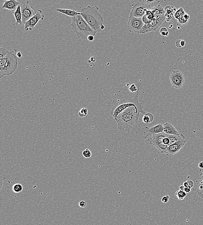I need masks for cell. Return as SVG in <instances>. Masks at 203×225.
<instances>
[{"label": "cell", "mask_w": 203, "mask_h": 225, "mask_svg": "<svg viewBox=\"0 0 203 225\" xmlns=\"http://www.w3.org/2000/svg\"><path fill=\"white\" fill-rule=\"evenodd\" d=\"M140 114L134 107L128 108L120 113L115 119L118 130L130 132L132 128L137 123Z\"/></svg>", "instance_id": "cell-1"}, {"label": "cell", "mask_w": 203, "mask_h": 225, "mask_svg": "<svg viewBox=\"0 0 203 225\" xmlns=\"http://www.w3.org/2000/svg\"><path fill=\"white\" fill-rule=\"evenodd\" d=\"M80 12L81 16L93 30L96 33L102 30L101 27L103 25L104 19L99 12L98 7L88 6L82 9Z\"/></svg>", "instance_id": "cell-2"}, {"label": "cell", "mask_w": 203, "mask_h": 225, "mask_svg": "<svg viewBox=\"0 0 203 225\" xmlns=\"http://www.w3.org/2000/svg\"><path fill=\"white\" fill-rule=\"evenodd\" d=\"M142 88V86L141 85L134 99H131L128 101L126 100H125L122 99L119 104L114 106L111 108L110 114L114 119H116L118 115L125 110L131 107H135L138 112L140 114L141 113L144 115L146 114L145 111H144V106L139 101V94Z\"/></svg>", "instance_id": "cell-3"}, {"label": "cell", "mask_w": 203, "mask_h": 225, "mask_svg": "<svg viewBox=\"0 0 203 225\" xmlns=\"http://www.w3.org/2000/svg\"><path fill=\"white\" fill-rule=\"evenodd\" d=\"M72 19V30L76 34L78 38L86 40L88 36L96 35L97 33L93 30L81 15L73 17Z\"/></svg>", "instance_id": "cell-4"}, {"label": "cell", "mask_w": 203, "mask_h": 225, "mask_svg": "<svg viewBox=\"0 0 203 225\" xmlns=\"http://www.w3.org/2000/svg\"><path fill=\"white\" fill-rule=\"evenodd\" d=\"M18 65L17 57L14 53L10 52L0 61V78L10 76L16 71Z\"/></svg>", "instance_id": "cell-5"}, {"label": "cell", "mask_w": 203, "mask_h": 225, "mask_svg": "<svg viewBox=\"0 0 203 225\" xmlns=\"http://www.w3.org/2000/svg\"><path fill=\"white\" fill-rule=\"evenodd\" d=\"M171 85L173 88L179 89L183 87L185 83V79L182 72L179 70L174 69L169 76Z\"/></svg>", "instance_id": "cell-6"}, {"label": "cell", "mask_w": 203, "mask_h": 225, "mask_svg": "<svg viewBox=\"0 0 203 225\" xmlns=\"http://www.w3.org/2000/svg\"><path fill=\"white\" fill-rule=\"evenodd\" d=\"M145 24L143 21L142 18H137L134 17H130L129 18L127 26L130 32L141 33V31Z\"/></svg>", "instance_id": "cell-7"}, {"label": "cell", "mask_w": 203, "mask_h": 225, "mask_svg": "<svg viewBox=\"0 0 203 225\" xmlns=\"http://www.w3.org/2000/svg\"><path fill=\"white\" fill-rule=\"evenodd\" d=\"M22 14V21L23 24L29 20L37 14L33 9L32 7L30 5L28 2L21 3L20 4Z\"/></svg>", "instance_id": "cell-8"}, {"label": "cell", "mask_w": 203, "mask_h": 225, "mask_svg": "<svg viewBox=\"0 0 203 225\" xmlns=\"http://www.w3.org/2000/svg\"><path fill=\"white\" fill-rule=\"evenodd\" d=\"M186 142L185 139H181L173 144L168 146L166 154L169 156H173L182 149Z\"/></svg>", "instance_id": "cell-9"}, {"label": "cell", "mask_w": 203, "mask_h": 225, "mask_svg": "<svg viewBox=\"0 0 203 225\" xmlns=\"http://www.w3.org/2000/svg\"><path fill=\"white\" fill-rule=\"evenodd\" d=\"M147 10L141 4V1H139L137 3L133 4L132 9L130 13V17L142 18L146 14Z\"/></svg>", "instance_id": "cell-10"}, {"label": "cell", "mask_w": 203, "mask_h": 225, "mask_svg": "<svg viewBox=\"0 0 203 225\" xmlns=\"http://www.w3.org/2000/svg\"><path fill=\"white\" fill-rule=\"evenodd\" d=\"M39 12H37L35 15L31 18L29 20L25 23V30H32L36 25L37 24L40 20H43L44 19V15L42 14V11L38 10Z\"/></svg>", "instance_id": "cell-11"}, {"label": "cell", "mask_w": 203, "mask_h": 225, "mask_svg": "<svg viewBox=\"0 0 203 225\" xmlns=\"http://www.w3.org/2000/svg\"><path fill=\"white\" fill-rule=\"evenodd\" d=\"M164 132L163 125L160 124L151 127H146L144 138L147 139L150 135Z\"/></svg>", "instance_id": "cell-12"}, {"label": "cell", "mask_w": 203, "mask_h": 225, "mask_svg": "<svg viewBox=\"0 0 203 225\" xmlns=\"http://www.w3.org/2000/svg\"><path fill=\"white\" fill-rule=\"evenodd\" d=\"M146 141L149 142L150 145L157 148L161 153H166L168 146L159 141L152 139L151 137L147 138Z\"/></svg>", "instance_id": "cell-13"}, {"label": "cell", "mask_w": 203, "mask_h": 225, "mask_svg": "<svg viewBox=\"0 0 203 225\" xmlns=\"http://www.w3.org/2000/svg\"><path fill=\"white\" fill-rule=\"evenodd\" d=\"M20 3L16 0H9L5 1L3 4L2 9H8L14 12L16 11L18 6L20 5Z\"/></svg>", "instance_id": "cell-14"}, {"label": "cell", "mask_w": 203, "mask_h": 225, "mask_svg": "<svg viewBox=\"0 0 203 225\" xmlns=\"http://www.w3.org/2000/svg\"><path fill=\"white\" fill-rule=\"evenodd\" d=\"M164 132L167 135H178L180 134L179 131L172 124L166 123L163 124Z\"/></svg>", "instance_id": "cell-15"}, {"label": "cell", "mask_w": 203, "mask_h": 225, "mask_svg": "<svg viewBox=\"0 0 203 225\" xmlns=\"http://www.w3.org/2000/svg\"><path fill=\"white\" fill-rule=\"evenodd\" d=\"M141 4L147 10H152L159 5V1H148V0H140Z\"/></svg>", "instance_id": "cell-16"}, {"label": "cell", "mask_w": 203, "mask_h": 225, "mask_svg": "<svg viewBox=\"0 0 203 225\" xmlns=\"http://www.w3.org/2000/svg\"><path fill=\"white\" fill-rule=\"evenodd\" d=\"M56 11L60 12L63 14H65L69 17H74L78 15H81V12H77L74 10H69V9H57Z\"/></svg>", "instance_id": "cell-17"}, {"label": "cell", "mask_w": 203, "mask_h": 225, "mask_svg": "<svg viewBox=\"0 0 203 225\" xmlns=\"http://www.w3.org/2000/svg\"><path fill=\"white\" fill-rule=\"evenodd\" d=\"M13 13L14 16H15V19L16 20V22L14 24L17 25V24H19L21 25V24H23L22 14H21V8H20V5L18 6L16 11L13 12Z\"/></svg>", "instance_id": "cell-18"}, {"label": "cell", "mask_w": 203, "mask_h": 225, "mask_svg": "<svg viewBox=\"0 0 203 225\" xmlns=\"http://www.w3.org/2000/svg\"><path fill=\"white\" fill-rule=\"evenodd\" d=\"M168 137L170 140V143L169 146L173 144L176 142L180 140L181 139H185V137L183 134H180L178 135H167Z\"/></svg>", "instance_id": "cell-19"}, {"label": "cell", "mask_w": 203, "mask_h": 225, "mask_svg": "<svg viewBox=\"0 0 203 225\" xmlns=\"http://www.w3.org/2000/svg\"><path fill=\"white\" fill-rule=\"evenodd\" d=\"M176 8H174L173 6H166L165 9L166 18H167V19H172L173 16H174L173 12L174 11H176Z\"/></svg>", "instance_id": "cell-20"}, {"label": "cell", "mask_w": 203, "mask_h": 225, "mask_svg": "<svg viewBox=\"0 0 203 225\" xmlns=\"http://www.w3.org/2000/svg\"><path fill=\"white\" fill-rule=\"evenodd\" d=\"M154 120V116L150 113H147L144 115L143 118V121L144 123L149 124L153 122Z\"/></svg>", "instance_id": "cell-21"}, {"label": "cell", "mask_w": 203, "mask_h": 225, "mask_svg": "<svg viewBox=\"0 0 203 225\" xmlns=\"http://www.w3.org/2000/svg\"><path fill=\"white\" fill-rule=\"evenodd\" d=\"M167 136V134H166L165 132H163L162 133H158V134H156L154 135H152V137H151V139H155L161 142H162L163 139Z\"/></svg>", "instance_id": "cell-22"}, {"label": "cell", "mask_w": 203, "mask_h": 225, "mask_svg": "<svg viewBox=\"0 0 203 225\" xmlns=\"http://www.w3.org/2000/svg\"><path fill=\"white\" fill-rule=\"evenodd\" d=\"M185 11H184V9L182 8H180L179 10H177L176 11V13L174 14V17L176 19H179L181 18V17H183V16L185 14Z\"/></svg>", "instance_id": "cell-23"}, {"label": "cell", "mask_w": 203, "mask_h": 225, "mask_svg": "<svg viewBox=\"0 0 203 225\" xmlns=\"http://www.w3.org/2000/svg\"><path fill=\"white\" fill-rule=\"evenodd\" d=\"M176 195L177 198L179 199V200H184V198H186V193L184 192V191L179 190L176 192Z\"/></svg>", "instance_id": "cell-24"}, {"label": "cell", "mask_w": 203, "mask_h": 225, "mask_svg": "<svg viewBox=\"0 0 203 225\" xmlns=\"http://www.w3.org/2000/svg\"><path fill=\"white\" fill-rule=\"evenodd\" d=\"M141 85V84H139V83L132 84L129 88V90H130V92H133V93L137 92L139 90V88L141 87L140 85Z\"/></svg>", "instance_id": "cell-25"}, {"label": "cell", "mask_w": 203, "mask_h": 225, "mask_svg": "<svg viewBox=\"0 0 203 225\" xmlns=\"http://www.w3.org/2000/svg\"><path fill=\"white\" fill-rule=\"evenodd\" d=\"M23 186L22 185L20 184H15L13 185L12 189L13 191L15 193H19L22 192L23 191Z\"/></svg>", "instance_id": "cell-26"}, {"label": "cell", "mask_w": 203, "mask_h": 225, "mask_svg": "<svg viewBox=\"0 0 203 225\" xmlns=\"http://www.w3.org/2000/svg\"><path fill=\"white\" fill-rule=\"evenodd\" d=\"M9 52H10L5 48H0V61L2 60Z\"/></svg>", "instance_id": "cell-27"}, {"label": "cell", "mask_w": 203, "mask_h": 225, "mask_svg": "<svg viewBox=\"0 0 203 225\" xmlns=\"http://www.w3.org/2000/svg\"><path fill=\"white\" fill-rule=\"evenodd\" d=\"M88 114V111L86 107H83L80 110L79 112V115L80 118H83L86 117Z\"/></svg>", "instance_id": "cell-28"}, {"label": "cell", "mask_w": 203, "mask_h": 225, "mask_svg": "<svg viewBox=\"0 0 203 225\" xmlns=\"http://www.w3.org/2000/svg\"><path fill=\"white\" fill-rule=\"evenodd\" d=\"M82 155H83V156L85 157V158L88 159V158L91 157L92 153H91V151L88 149H85V150L82 152Z\"/></svg>", "instance_id": "cell-29"}, {"label": "cell", "mask_w": 203, "mask_h": 225, "mask_svg": "<svg viewBox=\"0 0 203 225\" xmlns=\"http://www.w3.org/2000/svg\"><path fill=\"white\" fill-rule=\"evenodd\" d=\"M178 23L181 25L183 26H186L188 23V20L184 19L183 17H181V18L178 19Z\"/></svg>", "instance_id": "cell-30"}, {"label": "cell", "mask_w": 203, "mask_h": 225, "mask_svg": "<svg viewBox=\"0 0 203 225\" xmlns=\"http://www.w3.org/2000/svg\"><path fill=\"white\" fill-rule=\"evenodd\" d=\"M160 33L162 36L168 37L169 36V32L167 28L166 27L162 28L160 30Z\"/></svg>", "instance_id": "cell-31"}, {"label": "cell", "mask_w": 203, "mask_h": 225, "mask_svg": "<svg viewBox=\"0 0 203 225\" xmlns=\"http://www.w3.org/2000/svg\"><path fill=\"white\" fill-rule=\"evenodd\" d=\"M163 143L164 144L166 145L169 146L170 143V140L169 139V138L168 137L167 134V136L162 141Z\"/></svg>", "instance_id": "cell-32"}, {"label": "cell", "mask_w": 203, "mask_h": 225, "mask_svg": "<svg viewBox=\"0 0 203 225\" xmlns=\"http://www.w3.org/2000/svg\"><path fill=\"white\" fill-rule=\"evenodd\" d=\"M169 198V196L168 195H167L166 196H164V197H163L162 199V203H168Z\"/></svg>", "instance_id": "cell-33"}, {"label": "cell", "mask_w": 203, "mask_h": 225, "mask_svg": "<svg viewBox=\"0 0 203 225\" xmlns=\"http://www.w3.org/2000/svg\"><path fill=\"white\" fill-rule=\"evenodd\" d=\"M79 205L80 207H82V208H84L86 206V202L85 201H81L79 203Z\"/></svg>", "instance_id": "cell-34"}, {"label": "cell", "mask_w": 203, "mask_h": 225, "mask_svg": "<svg viewBox=\"0 0 203 225\" xmlns=\"http://www.w3.org/2000/svg\"><path fill=\"white\" fill-rule=\"evenodd\" d=\"M186 181L187 182V183H188L190 188L192 189L193 187L194 186V182L192 180H187Z\"/></svg>", "instance_id": "cell-35"}, {"label": "cell", "mask_w": 203, "mask_h": 225, "mask_svg": "<svg viewBox=\"0 0 203 225\" xmlns=\"http://www.w3.org/2000/svg\"><path fill=\"white\" fill-rule=\"evenodd\" d=\"M181 40H179L176 42V47H178L179 48H182V47L181 46Z\"/></svg>", "instance_id": "cell-36"}, {"label": "cell", "mask_w": 203, "mask_h": 225, "mask_svg": "<svg viewBox=\"0 0 203 225\" xmlns=\"http://www.w3.org/2000/svg\"><path fill=\"white\" fill-rule=\"evenodd\" d=\"M87 40H88V41H93L94 40V36L92 35L88 36V37H87Z\"/></svg>", "instance_id": "cell-37"}, {"label": "cell", "mask_w": 203, "mask_h": 225, "mask_svg": "<svg viewBox=\"0 0 203 225\" xmlns=\"http://www.w3.org/2000/svg\"><path fill=\"white\" fill-rule=\"evenodd\" d=\"M23 52H18L16 53V56L18 57L19 58H22L23 57Z\"/></svg>", "instance_id": "cell-38"}, {"label": "cell", "mask_w": 203, "mask_h": 225, "mask_svg": "<svg viewBox=\"0 0 203 225\" xmlns=\"http://www.w3.org/2000/svg\"><path fill=\"white\" fill-rule=\"evenodd\" d=\"M96 59L95 57H91V58H90V61H88V62H89V63H91V62H96Z\"/></svg>", "instance_id": "cell-39"}, {"label": "cell", "mask_w": 203, "mask_h": 225, "mask_svg": "<svg viewBox=\"0 0 203 225\" xmlns=\"http://www.w3.org/2000/svg\"><path fill=\"white\" fill-rule=\"evenodd\" d=\"M183 17L184 19L188 20V19H190V15L187 13H185V14L183 16Z\"/></svg>", "instance_id": "cell-40"}, {"label": "cell", "mask_w": 203, "mask_h": 225, "mask_svg": "<svg viewBox=\"0 0 203 225\" xmlns=\"http://www.w3.org/2000/svg\"><path fill=\"white\" fill-rule=\"evenodd\" d=\"M191 189L189 188L184 187V192H186V193H188L191 192Z\"/></svg>", "instance_id": "cell-41"}, {"label": "cell", "mask_w": 203, "mask_h": 225, "mask_svg": "<svg viewBox=\"0 0 203 225\" xmlns=\"http://www.w3.org/2000/svg\"><path fill=\"white\" fill-rule=\"evenodd\" d=\"M181 47H184L185 46V44H186V42L184 40H181Z\"/></svg>", "instance_id": "cell-42"}, {"label": "cell", "mask_w": 203, "mask_h": 225, "mask_svg": "<svg viewBox=\"0 0 203 225\" xmlns=\"http://www.w3.org/2000/svg\"><path fill=\"white\" fill-rule=\"evenodd\" d=\"M4 179H5V178L3 177L2 176H1V189H2V184H3V180Z\"/></svg>", "instance_id": "cell-43"}, {"label": "cell", "mask_w": 203, "mask_h": 225, "mask_svg": "<svg viewBox=\"0 0 203 225\" xmlns=\"http://www.w3.org/2000/svg\"><path fill=\"white\" fill-rule=\"evenodd\" d=\"M199 167L200 168H201V169H203V162H200L199 164Z\"/></svg>", "instance_id": "cell-44"}, {"label": "cell", "mask_w": 203, "mask_h": 225, "mask_svg": "<svg viewBox=\"0 0 203 225\" xmlns=\"http://www.w3.org/2000/svg\"><path fill=\"white\" fill-rule=\"evenodd\" d=\"M198 188L200 190H203V183L200 184L198 185Z\"/></svg>", "instance_id": "cell-45"}, {"label": "cell", "mask_w": 203, "mask_h": 225, "mask_svg": "<svg viewBox=\"0 0 203 225\" xmlns=\"http://www.w3.org/2000/svg\"><path fill=\"white\" fill-rule=\"evenodd\" d=\"M179 188H180V190H182V191H184V187L183 185H181V186L179 187Z\"/></svg>", "instance_id": "cell-46"}, {"label": "cell", "mask_w": 203, "mask_h": 225, "mask_svg": "<svg viewBox=\"0 0 203 225\" xmlns=\"http://www.w3.org/2000/svg\"><path fill=\"white\" fill-rule=\"evenodd\" d=\"M200 175L201 177V178L202 180V181H203V172L202 173L200 174Z\"/></svg>", "instance_id": "cell-47"}]
</instances>
